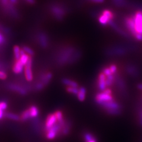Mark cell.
Listing matches in <instances>:
<instances>
[{
	"instance_id": "cell-22",
	"label": "cell",
	"mask_w": 142,
	"mask_h": 142,
	"mask_svg": "<svg viewBox=\"0 0 142 142\" xmlns=\"http://www.w3.org/2000/svg\"><path fill=\"white\" fill-rule=\"evenodd\" d=\"M30 119H31V117L29 110H28V109H27L22 112L20 117V119L23 121H25Z\"/></svg>"
},
{
	"instance_id": "cell-20",
	"label": "cell",
	"mask_w": 142,
	"mask_h": 142,
	"mask_svg": "<svg viewBox=\"0 0 142 142\" xmlns=\"http://www.w3.org/2000/svg\"><path fill=\"white\" fill-rule=\"evenodd\" d=\"M115 79H116L115 74V75L112 74L109 76H106V86L107 87H111L114 83H115Z\"/></svg>"
},
{
	"instance_id": "cell-32",
	"label": "cell",
	"mask_w": 142,
	"mask_h": 142,
	"mask_svg": "<svg viewBox=\"0 0 142 142\" xmlns=\"http://www.w3.org/2000/svg\"><path fill=\"white\" fill-rule=\"evenodd\" d=\"M102 73H103L106 76H109V75L113 74L112 73L110 70H109L108 66L104 67L103 68V69H102ZM113 75H114V74H113Z\"/></svg>"
},
{
	"instance_id": "cell-21",
	"label": "cell",
	"mask_w": 142,
	"mask_h": 142,
	"mask_svg": "<svg viewBox=\"0 0 142 142\" xmlns=\"http://www.w3.org/2000/svg\"><path fill=\"white\" fill-rule=\"evenodd\" d=\"M8 104L5 102L2 101L0 102V120H1L5 115L4 110L7 108Z\"/></svg>"
},
{
	"instance_id": "cell-4",
	"label": "cell",
	"mask_w": 142,
	"mask_h": 142,
	"mask_svg": "<svg viewBox=\"0 0 142 142\" xmlns=\"http://www.w3.org/2000/svg\"><path fill=\"white\" fill-rule=\"evenodd\" d=\"M62 129V126L59 122H57L54 124L50 129L47 131L46 137L48 139H53L55 138L57 135L61 131Z\"/></svg>"
},
{
	"instance_id": "cell-10",
	"label": "cell",
	"mask_w": 142,
	"mask_h": 142,
	"mask_svg": "<svg viewBox=\"0 0 142 142\" xmlns=\"http://www.w3.org/2000/svg\"><path fill=\"white\" fill-rule=\"evenodd\" d=\"M51 11L54 16L59 20H61L65 14L64 10L59 6H53L51 8Z\"/></svg>"
},
{
	"instance_id": "cell-2",
	"label": "cell",
	"mask_w": 142,
	"mask_h": 142,
	"mask_svg": "<svg viewBox=\"0 0 142 142\" xmlns=\"http://www.w3.org/2000/svg\"><path fill=\"white\" fill-rule=\"evenodd\" d=\"M133 17L134 21L135 31L136 35L138 34L142 35V12L137 11Z\"/></svg>"
},
{
	"instance_id": "cell-5",
	"label": "cell",
	"mask_w": 142,
	"mask_h": 142,
	"mask_svg": "<svg viewBox=\"0 0 142 142\" xmlns=\"http://www.w3.org/2000/svg\"><path fill=\"white\" fill-rule=\"evenodd\" d=\"M127 52V48L123 47H115L112 48H108L106 50L105 53L107 55L114 56V55H124Z\"/></svg>"
},
{
	"instance_id": "cell-39",
	"label": "cell",
	"mask_w": 142,
	"mask_h": 142,
	"mask_svg": "<svg viewBox=\"0 0 142 142\" xmlns=\"http://www.w3.org/2000/svg\"><path fill=\"white\" fill-rule=\"evenodd\" d=\"M88 142H97V140H96V139L94 138H93V139H92V140H90V141H88Z\"/></svg>"
},
{
	"instance_id": "cell-28",
	"label": "cell",
	"mask_w": 142,
	"mask_h": 142,
	"mask_svg": "<svg viewBox=\"0 0 142 142\" xmlns=\"http://www.w3.org/2000/svg\"><path fill=\"white\" fill-rule=\"evenodd\" d=\"M102 14L106 16L110 21L114 17V14L112 13V12L108 10H105L103 11Z\"/></svg>"
},
{
	"instance_id": "cell-9",
	"label": "cell",
	"mask_w": 142,
	"mask_h": 142,
	"mask_svg": "<svg viewBox=\"0 0 142 142\" xmlns=\"http://www.w3.org/2000/svg\"><path fill=\"white\" fill-rule=\"evenodd\" d=\"M125 24L128 31L131 33L134 37L136 35L135 31V24L133 17H128L125 20Z\"/></svg>"
},
{
	"instance_id": "cell-38",
	"label": "cell",
	"mask_w": 142,
	"mask_h": 142,
	"mask_svg": "<svg viewBox=\"0 0 142 142\" xmlns=\"http://www.w3.org/2000/svg\"><path fill=\"white\" fill-rule=\"evenodd\" d=\"M137 88L140 90H142V83H140V84H138L137 85Z\"/></svg>"
},
{
	"instance_id": "cell-6",
	"label": "cell",
	"mask_w": 142,
	"mask_h": 142,
	"mask_svg": "<svg viewBox=\"0 0 142 142\" xmlns=\"http://www.w3.org/2000/svg\"><path fill=\"white\" fill-rule=\"evenodd\" d=\"M32 57L30 58L29 60L27 62L25 66H24V73L26 79L28 81L31 82L33 79V73L32 71Z\"/></svg>"
},
{
	"instance_id": "cell-25",
	"label": "cell",
	"mask_w": 142,
	"mask_h": 142,
	"mask_svg": "<svg viewBox=\"0 0 142 142\" xmlns=\"http://www.w3.org/2000/svg\"><path fill=\"white\" fill-rule=\"evenodd\" d=\"M54 114H55L56 118L57 119V121H58V122H61L64 120V118L63 116H64L61 110H57L54 113Z\"/></svg>"
},
{
	"instance_id": "cell-8",
	"label": "cell",
	"mask_w": 142,
	"mask_h": 142,
	"mask_svg": "<svg viewBox=\"0 0 142 142\" xmlns=\"http://www.w3.org/2000/svg\"><path fill=\"white\" fill-rule=\"evenodd\" d=\"M58 121L56 118V116L54 113L50 114L47 116L46 121H45V131H47L48 129H50L54 124H55Z\"/></svg>"
},
{
	"instance_id": "cell-17",
	"label": "cell",
	"mask_w": 142,
	"mask_h": 142,
	"mask_svg": "<svg viewBox=\"0 0 142 142\" xmlns=\"http://www.w3.org/2000/svg\"><path fill=\"white\" fill-rule=\"evenodd\" d=\"M9 87L10 88V89L14 90L22 95H25L27 94V91L24 88L20 86H18L17 85L10 84Z\"/></svg>"
},
{
	"instance_id": "cell-3",
	"label": "cell",
	"mask_w": 142,
	"mask_h": 142,
	"mask_svg": "<svg viewBox=\"0 0 142 142\" xmlns=\"http://www.w3.org/2000/svg\"><path fill=\"white\" fill-rule=\"evenodd\" d=\"M115 99L113 97L112 95L106 94L103 92L97 93L95 97V101L96 103L100 106L104 103L113 101Z\"/></svg>"
},
{
	"instance_id": "cell-18",
	"label": "cell",
	"mask_w": 142,
	"mask_h": 142,
	"mask_svg": "<svg viewBox=\"0 0 142 142\" xmlns=\"http://www.w3.org/2000/svg\"><path fill=\"white\" fill-rule=\"evenodd\" d=\"M28 109V110H29L31 119L35 118L39 116V113H40V110L39 108L36 106L32 105L31 106H30V107H29V108Z\"/></svg>"
},
{
	"instance_id": "cell-1",
	"label": "cell",
	"mask_w": 142,
	"mask_h": 142,
	"mask_svg": "<svg viewBox=\"0 0 142 142\" xmlns=\"http://www.w3.org/2000/svg\"><path fill=\"white\" fill-rule=\"evenodd\" d=\"M100 106L110 115H119L122 112V107L115 100L104 103Z\"/></svg>"
},
{
	"instance_id": "cell-24",
	"label": "cell",
	"mask_w": 142,
	"mask_h": 142,
	"mask_svg": "<svg viewBox=\"0 0 142 142\" xmlns=\"http://www.w3.org/2000/svg\"><path fill=\"white\" fill-rule=\"evenodd\" d=\"M98 21H99L100 23L102 25H105L108 24L109 22L110 21V20L106 16L102 14V15H101L99 16Z\"/></svg>"
},
{
	"instance_id": "cell-33",
	"label": "cell",
	"mask_w": 142,
	"mask_h": 142,
	"mask_svg": "<svg viewBox=\"0 0 142 142\" xmlns=\"http://www.w3.org/2000/svg\"><path fill=\"white\" fill-rule=\"evenodd\" d=\"M45 87V85L41 82L40 81V82H38L36 84L35 86V88L36 90H37V91H41V90H43L44 88Z\"/></svg>"
},
{
	"instance_id": "cell-31",
	"label": "cell",
	"mask_w": 142,
	"mask_h": 142,
	"mask_svg": "<svg viewBox=\"0 0 142 142\" xmlns=\"http://www.w3.org/2000/svg\"><path fill=\"white\" fill-rule=\"evenodd\" d=\"M109 70H110L112 73L114 75L117 74L118 71V67L117 66L114 64H111L110 65L108 66Z\"/></svg>"
},
{
	"instance_id": "cell-7",
	"label": "cell",
	"mask_w": 142,
	"mask_h": 142,
	"mask_svg": "<svg viewBox=\"0 0 142 142\" xmlns=\"http://www.w3.org/2000/svg\"><path fill=\"white\" fill-rule=\"evenodd\" d=\"M106 76L103 73L101 72L98 74L97 80V87L100 91L103 92L106 89Z\"/></svg>"
},
{
	"instance_id": "cell-12",
	"label": "cell",
	"mask_w": 142,
	"mask_h": 142,
	"mask_svg": "<svg viewBox=\"0 0 142 142\" xmlns=\"http://www.w3.org/2000/svg\"><path fill=\"white\" fill-rule=\"evenodd\" d=\"M115 77H116L115 83H116L118 88H119V90L124 93V92L126 91V85L124 80L123 79V78L121 77L117 74H115Z\"/></svg>"
},
{
	"instance_id": "cell-19",
	"label": "cell",
	"mask_w": 142,
	"mask_h": 142,
	"mask_svg": "<svg viewBox=\"0 0 142 142\" xmlns=\"http://www.w3.org/2000/svg\"><path fill=\"white\" fill-rule=\"evenodd\" d=\"M87 94V90L84 87H81L79 89V92L78 94L77 95L78 100L81 101L83 102L85 100V97H86Z\"/></svg>"
},
{
	"instance_id": "cell-11",
	"label": "cell",
	"mask_w": 142,
	"mask_h": 142,
	"mask_svg": "<svg viewBox=\"0 0 142 142\" xmlns=\"http://www.w3.org/2000/svg\"><path fill=\"white\" fill-rule=\"evenodd\" d=\"M38 41L40 45L43 48L47 47L49 44V40L48 36L43 32H41L38 35Z\"/></svg>"
},
{
	"instance_id": "cell-30",
	"label": "cell",
	"mask_w": 142,
	"mask_h": 142,
	"mask_svg": "<svg viewBox=\"0 0 142 142\" xmlns=\"http://www.w3.org/2000/svg\"><path fill=\"white\" fill-rule=\"evenodd\" d=\"M84 138L85 140L87 142L93 139V138H94L95 137H94V136L90 133H85L84 135Z\"/></svg>"
},
{
	"instance_id": "cell-37",
	"label": "cell",
	"mask_w": 142,
	"mask_h": 142,
	"mask_svg": "<svg viewBox=\"0 0 142 142\" xmlns=\"http://www.w3.org/2000/svg\"><path fill=\"white\" fill-rule=\"evenodd\" d=\"M89 1H90L91 2H94V3H100L104 2V0H89Z\"/></svg>"
},
{
	"instance_id": "cell-16",
	"label": "cell",
	"mask_w": 142,
	"mask_h": 142,
	"mask_svg": "<svg viewBox=\"0 0 142 142\" xmlns=\"http://www.w3.org/2000/svg\"><path fill=\"white\" fill-rule=\"evenodd\" d=\"M24 67V66L21 63L19 60L16 61L13 66V71L15 74H21L23 71Z\"/></svg>"
},
{
	"instance_id": "cell-14",
	"label": "cell",
	"mask_w": 142,
	"mask_h": 142,
	"mask_svg": "<svg viewBox=\"0 0 142 142\" xmlns=\"http://www.w3.org/2000/svg\"><path fill=\"white\" fill-rule=\"evenodd\" d=\"M127 73L133 77H137L139 74V71L136 65L128 64L126 67Z\"/></svg>"
},
{
	"instance_id": "cell-23",
	"label": "cell",
	"mask_w": 142,
	"mask_h": 142,
	"mask_svg": "<svg viewBox=\"0 0 142 142\" xmlns=\"http://www.w3.org/2000/svg\"><path fill=\"white\" fill-rule=\"evenodd\" d=\"M21 50L18 46L16 45L14 47L13 51H14V54L15 61H18L20 60L21 55Z\"/></svg>"
},
{
	"instance_id": "cell-34",
	"label": "cell",
	"mask_w": 142,
	"mask_h": 142,
	"mask_svg": "<svg viewBox=\"0 0 142 142\" xmlns=\"http://www.w3.org/2000/svg\"><path fill=\"white\" fill-rule=\"evenodd\" d=\"M114 3L115 4V5H119V6H121V5H123L124 4L125 0H113Z\"/></svg>"
},
{
	"instance_id": "cell-13",
	"label": "cell",
	"mask_w": 142,
	"mask_h": 142,
	"mask_svg": "<svg viewBox=\"0 0 142 142\" xmlns=\"http://www.w3.org/2000/svg\"><path fill=\"white\" fill-rule=\"evenodd\" d=\"M53 77V74L50 72H45L41 74L40 75V82H41L45 86L48 84Z\"/></svg>"
},
{
	"instance_id": "cell-27",
	"label": "cell",
	"mask_w": 142,
	"mask_h": 142,
	"mask_svg": "<svg viewBox=\"0 0 142 142\" xmlns=\"http://www.w3.org/2000/svg\"><path fill=\"white\" fill-rule=\"evenodd\" d=\"M66 91L72 94L77 95L79 92V89L76 88H72V87H66Z\"/></svg>"
},
{
	"instance_id": "cell-35",
	"label": "cell",
	"mask_w": 142,
	"mask_h": 142,
	"mask_svg": "<svg viewBox=\"0 0 142 142\" xmlns=\"http://www.w3.org/2000/svg\"><path fill=\"white\" fill-rule=\"evenodd\" d=\"M138 114V117H139V121L141 126H142V107L139 109Z\"/></svg>"
},
{
	"instance_id": "cell-15",
	"label": "cell",
	"mask_w": 142,
	"mask_h": 142,
	"mask_svg": "<svg viewBox=\"0 0 142 142\" xmlns=\"http://www.w3.org/2000/svg\"><path fill=\"white\" fill-rule=\"evenodd\" d=\"M61 82L63 84L65 85V86H67L66 87H72L76 88H78L79 87L78 84L76 82L71 79L63 78L61 79Z\"/></svg>"
},
{
	"instance_id": "cell-26",
	"label": "cell",
	"mask_w": 142,
	"mask_h": 142,
	"mask_svg": "<svg viewBox=\"0 0 142 142\" xmlns=\"http://www.w3.org/2000/svg\"><path fill=\"white\" fill-rule=\"evenodd\" d=\"M5 116L8 119L14 121H18L20 119V117L18 115L12 113H7L5 114Z\"/></svg>"
},
{
	"instance_id": "cell-36",
	"label": "cell",
	"mask_w": 142,
	"mask_h": 142,
	"mask_svg": "<svg viewBox=\"0 0 142 142\" xmlns=\"http://www.w3.org/2000/svg\"><path fill=\"white\" fill-rule=\"evenodd\" d=\"M7 77V75L6 73L2 70H0V79H5Z\"/></svg>"
},
{
	"instance_id": "cell-29",
	"label": "cell",
	"mask_w": 142,
	"mask_h": 142,
	"mask_svg": "<svg viewBox=\"0 0 142 142\" xmlns=\"http://www.w3.org/2000/svg\"><path fill=\"white\" fill-rule=\"evenodd\" d=\"M26 54L29 55L30 56H33L34 55V51L28 46H24L22 49Z\"/></svg>"
}]
</instances>
